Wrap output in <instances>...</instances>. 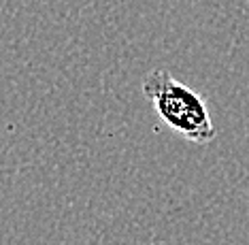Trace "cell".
I'll return each instance as SVG.
<instances>
[{"instance_id":"obj_1","label":"cell","mask_w":249,"mask_h":245,"mask_svg":"<svg viewBox=\"0 0 249 245\" xmlns=\"http://www.w3.org/2000/svg\"><path fill=\"white\" fill-rule=\"evenodd\" d=\"M143 94L156 109L158 117L173 132L198 145H207L215 139L217 132L205 98L179 79H175L166 68H156L145 75Z\"/></svg>"}]
</instances>
